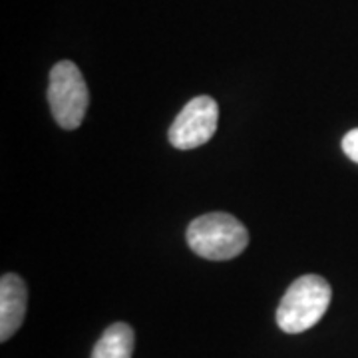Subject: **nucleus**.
I'll return each mask as SVG.
<instances>
[{
  "label": "nucleus",
  "mask_w": 358,
  "mask_h": 358,
  "mask_svg": "<svg viewBox=\"0 0 358 358\" xmlns=\"http://www.w3.org/2000/svg\"><path fill=\"white\" fill-rule=\"evenodd\" d=\"M333 299V289L319 275H303L291 282L277 308V324L282 333L299 334L319 322Z\"/></svg>",
  "instance_id": "obj_1"
},
{
  "label": "nucleus",
  "mask_w": 358,
  "mask_h": 358,
  "mask_svg": "<svg viewBox=\"0 0 358 358\" xmlns=\"http://www.w3.org/2000/svg\"><path fill=\"white\" fill-rule=\"evenodd\" d=\"M185 237L193 253L209 261L235 259L249 245L247 227L229 213H207L193 219Z\"/></svg>",
  "instance_id": "obj_2"
},
{
  "label": "nucleus",
  "mask_w": 358,
  "mask_h": 358,
  "mask_svg": "<svg viewBox=\"0 0 358 358\" xmlns=\"http://www.w3.org/2000/svg\"><path fill=\"white\" fill-rule=\"evenodd\" d=\"M90 94L84 76L74 62L62 60L52 68L48 103L58 126L76 129L88 110Z\"/></svg>",
  "instance_id": "obj_3"
},
{
  "label": "nucleus",
  "mask_w": 358,
  "mask_h": 358,
  "mask_svg": "<svg viewBox=\"0 0 358 358\" xmlns=\"http://www.w3.org/2000/svg\"><path fill=\"white\" fill-rule=\"evenodd\" d=\"M219 122V106L209 96H197L183 106L167 131L169 143L178 150L199 148L213 138Z\"/></svg>",
  "instance_id": "obj_4"
},
{
  "label": "nucleus",
  "mask_w": 358,
  "mask_h": 358,
  "mask_svg": "<svg viewBox=\"0 0 358 358\" xmlns=\"http://www.w3.org/2000/svg\"><path fill=\"white\" fill-rule=\"evenodd\" d=\"M26 301H28L26 282L14 273L2 275L0 281V341L2 343H6L24 322Z\"/></svg>",
  "instance_id": "obj_5"
},
{
  "label": "nucleus",
  "mask_w": 358,
  "mask_h": 358,
  "mask_svg": "<svg viewBox=\"0 0 358 358\" xmlns=\"http://www.w3.org/2000/svg\"><path fill=\"white\" fill-rule=\"evenodd\" d=\"M136 346L134 329L126 322L110 324L92 350V358H131Z\"/></svg>",
  "instance_id": "obj_6"
},
{
  "label": "nucleus",
  "mask_w": 358,
  "mask_h": 358,
  "mask_svg": "<svg viewBox=\"0 0 358 358\" xmlns=\"http://www.w3.org/2000/svg\"><path fill=\"white\" fill-rule=\"evenodd\" d=\"M343 152L346 157H350L355 164H358V128L350 129L343 138Z\"/></svg>",
  "instance_id": "obj_7"
}]
</instances>
